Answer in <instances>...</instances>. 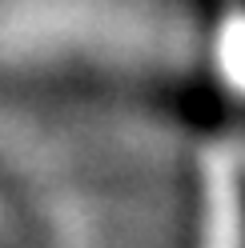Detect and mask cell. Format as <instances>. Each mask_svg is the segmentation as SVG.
Here are the masks:
<instances>
[{
	"mask_svg": "<svg viewBox=\"0 0 245 248\" xmlns=\"http://www.w3.org/2000/svg\"><path fill=\"white\" fill-rule=\"evenodd\" d=\"M205 248H241V192L225 156H213L205 172Z\"/></svg>",
	"mask_w": 245,
	"mask_h": 248,
	"instance_id": "6da1fadb",
	"label": "cell"
}]
</instances>
